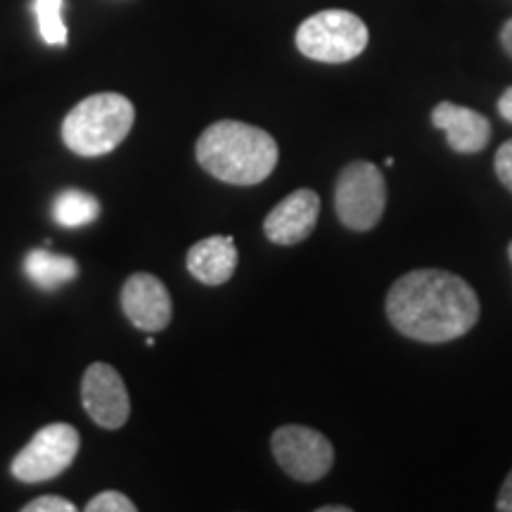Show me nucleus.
<instances>
[{
  "mask_svg": "<svg viewBox=\"0 0 512 512\" xmlns=\"http://www.w3.org/2000/svg\"><path fill=\"white\" fill-rule=\"evenodd\" d=\"M320 214V197L313 190H294L275 204L264 221L266 238L275 245H297L313 233Z\"/></svg>",
  "mask_w": 512,
  "mask_h": 512,
  "instance_id": "nucleus-10",
  "label": "nucleus"
},
{
  "mask_svg": "<svg viewBox=\"0 0 512 512\" xmlns=\"http://www.w3.org/2000/svg\"><path fill=\"white\" fill-rule=\"evenodd\" d=\"M100 204L93 195L83 190H62L55 197L53 216L64 228H81L98 219Z\"/></svg>",
  "mask_w": 512,
  "mask_h": 512,
  "instance_id": "nucleus-14",
  "label": "nucleus"
},
{
  "mask_svg": "<svg viewBox=\"0 0 512 512\" xmlns=\"http://www.w3.org/2000/svg\"><path fill=\"white\" fill-rule=\"evenodd\" d=\"M195 155L202 169L223 183L256 185L273 174L280 152L264 128L223 119L202 133Z\"/></svg>",
  "mask_w": 512,
  "mask_h": 512,
  "instance_id": "nucleus-2",
  "label": "nucleus"
},
{
  "mask_svg": "<svg viewBox=\"0 0 512 512\" xmlns=\"http://www.w3.org/2000/svg\"><path fill=\"white\" fill-rule=\"evenodd\" d=\"M501 43H503L505 53L512 57V19H508V22H505V27L501 31Z\"/></svg>",
  "mask_w": 512,
  "mask_h": 512,
  "instance_id": "nucleus-21",
  "label": "nucleus"
},
{
  "mask_svg": "<svg viewBox=\"0 0 512 512\" xmlns=\"http://www.w3.org/2000/svg\"><path fill=\"white\" fill-rule=\"evenodd\" d=\"M318 512H349L344 505H325V508H318Z\"/></svg>",
  "mask_w": 512,
  "mask_h": 512,
  "instance_id": "nucleus-22",
  "label": "nucleus"
},
{
  "mask_svg": "<svg viewBox=\"0 0 512 512\" xmlns=\"http://www.w3.org/2000/svg\"><path fill=\"white\" fill-rule=\"evenodd\" d=\"M79 446L81 437L72 425H46L12 460V477L22 484H41L60 477L79 456Z\"/></svg>",
  "mask_w": 512,
  "mask_h": 512,
  "instance_id": "nucleus-6",
  "label": "nucleus"
},
{
  "mask_svg": "<svg viewBox=\"0 0 512 512\" xmlns=\"http://www.w3.org/2000/svg\"><path fill=\"white\" fill-rule=\"evenodd\" d=\"M34 12L38 31L48 46H67V24L62 19V0H36Z\"/></svg>",
  "mask_w": 512,
  "mask_h": 512,
  "instance_id": "nucleus-15",
  "label": "nucleus"
},
{
  "mask_svg": "<svg viewBox=\"0 0 512 512\" xmlns=\"http://www.w3.org/2000/svg\"><path fill=\"white\" fill-rule=\"evenodd\" d=\"M136 121V107L121 93H95L62 121V140L74 155L102 157L124 143Z\"/></svg>",
  "mask_w": 512,
  "mask_h": 512,
  "instance_id": "nucleus-3",
  "label": "nucleus"
},
{
  "mask_svg": "<svg viewBox=\"0 0 512 512\" xmlns=\"http://www.w3.org/2000/svg\"><path fill=\"white\" fill-rule=\"evenodd\" d=\"M81 401L86 413L102 430H119L131 415L126 384L107 363H93L81 380Z\"/></svg>",
  "mask_w": 512,
  "mask_h": 512,
  "instance_id": "nucleus-8",
  "label": "nucleus"
},
{
  "mask_svg": "<svg viewBox=\"0 0 512 512\" xmlns=\"http://www.w3.org/2000/svg\"><path fill=\"white\" fill-rule=\"evenodd\" d=\"M368 46V27L347 10H323L297 29V48L309 60L325 64L351 62Z\"/></svg>",
  "mask_w": 512,
  "mask_h": 512,
  "instance_id": "nucleus-4",
  "label": "nucleus"
},
{
  "mask_svg": "<svg viewBox=\"0 0 512 512\" xmlns=\"http://www.w3.org/2000/svg\"><path fill=\"white\" fill-rule=\"evenodd\" d=\"M88 512H136V503L131 498L121 494V491H102L93 496L86 505Z\"/></svg>",
  "mask_w": 512,
  "mask_h": 512,
  "instance_id": "nucleus-16",
  "label": "nucleus"
},
{
  "mask_svg": "<svg viewBox=\"0 0 512 512\" xmlns=\"http://www.w3.org/2000/svg\"><path fill=\"white\" fill-rule=\"evenodd\" d=\"M271 448L287 475L304 484L323 479L335 463L330 439L304 425L278 427L271 437Z\"/></svg>",
  "mask_w": 512,
  "mask_h": 512,
  "instance_id": "nucleus-7",
  "label": "nucleus"
},
{
  "mask_svg": "<svg viewBox=\"0 0 512 512\" xmlns=\"http://www.w3.org/2000/svg\"><path fill=\"white\" fill-rule=\"evenodd\" d=\"M24 273H27V278L36 287L53 292L57 287L72 283L76 275H79V264H76L72 256L34 249L24 259Z\"/></svg>",
  "mask_w": 512,
  "mask_h": 512,
  "instance_id": "nucleus-13",
  "label": "nucleus"
},
{
  "mask_svg": "<svg viewBox=\"0 0 512 512\" xmlns=\"http://www.w3.org/2000/svg\"><path fill=\"white\" fill-rule=\"evenodd\" d=\"M508 254H510V261H512V242H510V247H508Z\"/></svg>",
  "mask_w": 512,
  "mask_h": 512,
  "instance_id": "nucleus-23",
  "label": "nucleus"
},
{
  "mask_svg": "<svg viewBox=\"0 0 512 512\" xmlns=\"http://www.w3.org/2000/svg\"><path fill=\"white\" fill-rule=\"evenodd\" d=\"M432 124L446 133L451 150L460 155H475L489 145L491 124L484 114L470 107L453 105V102H439L432 112Z\"/></svg>",
  "mask_w": 512,
  "mask_h": 512,
  "instance_id": "nucleus-11",
  "label": "nucleus"
},
{
  "mask_svg": "<svg viewBox=\"0 0 512 512\" xmlns=\"http://www.w3.org/2000/svg\"><path fill=\"white\" fill-rule=\"evenodd\" d=\"M124 316L143 332H162L171 323V294L157 275L133 273L121 290Z\"/></svg>",
  "mask_w": 512,
  "mask_h": 512,
  "instance_id": "nucleus-9",
  "label": "nucleus"
},
{
  "mask_svg": "<svg viewBox=\"0 0 512 512\" xmlns=\"http://www.w3.org/2000/svg\"><path fill=\"white\" fill-rule=\"evenodd\" d=\"M498 112H501V117L505 121L512 124V88H508V91L501 95V100H498Z\"/></svg>",
  "mask_w": 512,
  "mask_h": 512,
  "instance_id": "nucleus-20",
  "label": "nucleus"
},
{
  "mask_svg": "<svg viewBox=\"0 0 512 512\" xmlns=\"http://www.w3.org/2000/svg\"><path fill=\"white\" fill-rule=\"evenodd\" d=\"M22 512H76V505L62 496H38Z\"/></svg>",
  "mask_w": 512,
  "mask_h": 512,
  "instance_id": "nucleus-17",
  "label": "nucleus"
},
{
  "mask_svg": "<svg viewBox=\"0 0 512 512\" xmlns=\"http://www.w3.org/2000/svg\"><path fill=\"white\" fill-rule=\"evenodd\" d=\"M387 316L401 335L425 344L451 342L479 320V299L460 275L437 268L401 275L387 294Z\"/></svg>",
  "mask_w": 512,
  "mask_h": 512,
  "instance_id": "nucleus-1",
  "label": "nucleus"
},
{
  "mask_svg": "<svg viewBox=\"0 0 512 512\" xmlns=\"http://www.w3.org/2000/svg\"><path fill=\"white\" fill-rule=\"evenodd\" d=\"M188 271L195 280L204 285H223L233 278L238 268V247L230 235H211L190 247Z\"/></svg>",
  "mask_w": 512,
  "mask_h": 512,
  "instance_id": "nucleus-12",
  "label": "nucleus"
},
{
  "mask_svg": "<svg viewBox=\"0 0 512 512\" xmlns=\"http://www.w3.org/2000/svg\"><path fill=\"white\" fill-rule=\"evenodd\" d=\"M387 207V185L373 162L358 159L339 174L335 188V209L339 221L349 230L375 228Z\"/></svg>",
  "mask_w": 512,
  "mask_h": 512,
  "instance_id": "nucleus-5",
  "label": "nucleus"
},
{
  "mask_svg": "<svg viewBox=\"0 0 512 512\" xmlns=\"http://www.w3.org/2000/svg\"><path fill=\"white\" fill-rule=\"evenodd\" d=\"M494 166H496L498 178H501V183L512 192V140L498 147Z\"/></svg>",
  "mask_w": 512,
  "mask_h": 512,
  "instance_id": "nucleus-18",
  "label": "nucleus"
},
{
  "mask_svg": "<svg viewBox=\"0 0 512 512\" xmlns=\"http://www.w3.org/2000/svg\"><path fill=\"white\" fill-rule=\"evenodd\" d=\"M496 508L501 512H512V470H510V475L505 477V482L501 486V494H498Z\"/></svg>",
  "mask_w": 512,
  "mask_h": 512,
  "instance_id": "nucleus-19",
  "label": "nucleus"
}]
</instances>
